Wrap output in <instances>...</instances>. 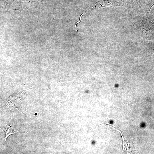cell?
I'll return each instance as SVG.
<instances>
[{
	"label": "cell",
	"mask_w": 154,
	"mask_h": 154,
	"mask_svg": "<svg viewBox=\"0 0 154 154\" xmlns=\"http://www.w3.org/2000/svg\"><path fill=\"white\" fill-rule=\"evenodd\" d=\"M33 2L30 1L28 0H5V4L6 7L12 9L21 10L26 9L24 7V4Z\"/></svg>",
	"instance_id": "6da1fadb"
},
{
	"label": "cell",
	"mask_w": 154,
	"mask_h": 154,
	"mask_svg": "<svg viewBox=\"0 0 154 154\" xmlns=\"http://www.w3.org/2000/svg\"><path fill=\"white\" fill-rule=\"evenodd\" d=\"M85 13V12H84V13H83V14H82V15H81L80 17V20L78 21V22H76V23H75V29L76 31V32H77V31L76 30V24H77L78 23H79L80 21H81V17H82V15L84 14Z\"/></svg>",
	"instance_id": "3957f363"
},
{
	"label": "cell",
	"mask_w": 154,
	"mask_h": 154,
	"mask_svg": "<svg viewBox=\"0 0 154 154\" xmlns=\"http://www.w3.org/2000/svg\"><path fill=\"white\" fill-rule=\"evenodd\" d=\"M132 2H139L141 1V0H131Z\"/></svg>",
	"instance_id": "277c9868"
},
{
	"label": "cell",
	"mask_w": 154,
	"mask_h": 154,
	"mask_svg": "<svg viewBox=\"0 0 154 154\" xmlns=\"http://www.w3.org/2000/svg\"><path fill=\"white\" fill-rule=\"evenodd\" d=\"M2 129L6 133L5 141L8 136L11 134L16 133L17 131V129L10 123L6 125L2 128Z\"/></svg>",
	"instance_id": "7a4b0ae2"
}]
</instances>
